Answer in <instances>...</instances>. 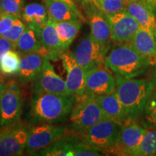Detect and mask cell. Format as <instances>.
Returning <instances> with one entry per match:
<instances>
[{
	"label": "cell",
	"mask_w": 156,
	"mask_h": 156,
	"mask_svg": "<svg viewBox=\"0 0 156 156\" xmlns=\"http://www.w3.org/2000/svg\"><path fill=\"white\" fill-rule=\"evenodd\" d=\"M77 102L75 95L34 93L30 114L35 124H57L67 119Z\"/></svg>",
	"instance_id": "1"
},
{
	"label": "cell",
	"mask_w": 156,
	"mask_h": 156,
	"mask_svg": "<svg viewBox=\"0 0 156 156\" xmlns=\"http://www.w3.org/2000/svg\"><path fill=\"white\" fill-rule=\"evenodd\" d=\"M116 92L128 119L140 114L153 92V82L145 79L124 78L116 75Z\"/></svg>",
	"instance_id": "2"
},
{
	"label": "cell",
	"mask_w": 156,
	"mask_h": 156,
	"mask_svg": "<svg viewBox=\"0 0 156 156\" xmlns=\"http://www.w3.org/2000/svg\"><path fill=\"white\" fill-rule=\"evenodd\" d=\"M104 64L116 75L134 78L145 73L151 64L131 44H120L111 50Z\"/></svg>",
	"instance_id": "3"
},
{
	"label": "cell",
	"mask_w": 156,
	"mask_h": 156,
	"mask_svg": "<svg viewBox=\"0 0 156 156\" xmlns=\"http://www.w3.org/2000/svg\"><path fill=\"white\" fill-rule=\"evenodd\" d=\"M76 97L77 102L69 114V124L73 133L83 134L107 117L95 98L85 95Z\"/></svg>",
	"instance_id": "4"
},
{
	"label": "cell",
	"mask_w": 156,
	"mask_h": 156,
	"mask_svg": "<svg viewBox=\"0 0 156 156\" xmlns=\"http://www.w3.org/2000/svg\"><path fill=\"white\" fill-rule=\"evenodd\" d=\"M120 126L106 118L84 132L83 140L101 153L114 152L119 136Z\"/></svg>",
	"instance_id": "5"
},
{
	"label": "cell",
	"mask_w": 156,
	"mask_h": 156,
	"mask_svg": "<svg viewBox=\"0 0 156 156\" xmlns=\"http://www.w3.org/2000/svg\"><path fill=\"white\" fill-rule=\"evenodd\" d=\"M101 152L75 135H64L49 147L33 153L45 156H98Z\"/></svg>",
	"instance_id": "6"
},
{
	"label": "cell",
	"mask_w": 156,
	"mask_h": 156,
	"mask_svg": "<svg viewBox=\"0 0 156 156\" xmlns=\"http://www.w3.org/2000/svg\"><path fill=\"white\" fill-rule=\"evenodd\" d=\"M116 77L105 64L96 66L86 72L84 95L95 98L116 90Z\"/></svg>",
	"instance_id": "7"
},
{
	"label": "cell",
	"mask_w": 156,
	"mask_h": 156,
	"mask_svg": "<svg viewBox=\"0 0 156 156\" xmlns=\"http://www.w3.org/2000/svg\"><path fill=\"white\" fill-rule=\"evenodd\" d=\"M66 134V127L51 124H40L29 129L28 139L25 152L32 155L36 152L49 147Z\"/></svg>",
	"instance_id": "8"
},
{
	"label": "cell",
	"mask_w": 156,
	"mask_h": 156,
	"mask_svg": "<svg viewBox=\"0 0 156 156\" xmlns=\"http://www.w3.org/2000/svg\"><path fill=\"white\" fill-rule=\"evenodd\" d=\"M107 52L108 51L90 34L79 42L73 54L77 63L87 72L96 66L104 64Z\"/></svg>",
	"instance_id": "9"
},
{
	"label": "cell",
	"mask_w": 156,
	"mask_h": 156,
	"mask_svg": "<svg viewBox=\"0 0 156 156\" xmlns=\"http://www.w3.org/2000/svg\"><path fill=\"white\" fill-rule=\"evenodd\" d=\"M23 101L20 91L15 84L7 85L0 96V126L12 124L20 120Z\"/></svg>",
	"instance_id": "10"
},
{
	"label": "cell",
	"mask_w": 156,
	"mask_h": 156,
	"mask_svg": "<svg viewBox=\"0 0 156 156\" xmlns=\"http://www.w3.org/2000/svg\"><path fill=\"white\" fill-rule=\"evenodd\" d=\"M60 58L67 73L66 84L69 94L75 96L84 95L86 72L76 61L73 52L63 51Z\"/></svg>",
	"instance_id": "11"
},
{
	"label": "cell",
	"mask_w": 156,
	"mask_h": 156,
	"mask_svg": "<svg viewBox=\"0 0 156 156\" xmlns=\"http://www.w3.org/2000/svg\"><path fill=\"white\" fill-rule=\"evenodd\" d=\"M34 93H52L68 95L67 84L54 71L53 66L47 62L45 67L33 80Z\"/></svg>",
	"instance_id": "12"
},
{
	"label": "cell",
	"mask_w": 156,
	"mask_h": 156,
	"mask_svg": "<svg viewBox=\"0 0 156 156\" xmlns=\"http://www.w3.org/2000/svg\"><path fill=\"white\" fill-rule=\"evenodd\" d=\"M112 40L118 43H129L132 37L140 28L137 21L126 11L106 15Z\"/></svg>",
	"instance_id": "13"
},
{
	"label": "cell",
	"mask_w": 156,
	"mask_h": 156,
	"mask_svg": "<svg viewBox=\"0 0 156 156\" xmlns=\"http://www.w3.org/2000/svg\"><path fill=\"white\" fill-rule=\"evenodd\" d=\"M147 130L134 123H126L121 124L119 140L115 147L116 153L125 155H136L138 147ZM113 152V153H114Z\"/></svg>",
	"instance_id": "14"
},
{
	"label": "cell",
	"mask_w": 156,
	"mask_h": 156,
	"mask_svg": "<svg viewBox=\"0 0 156 156\" xmlns=\"http://www.w3.org/2000/svg\"><path fill=\"white\" fill-rule=\"evenodd\" d=\"M85 9L90 28L91 36L103 47L108 51L112 38L106 15L99 10L95 6H90Z\"/></svg>",
	"instance_id": "15"
},
{
	"label": "cell",
	"mask_w": 156,
	"mask_h": 156,
	"mask_svg": "<svg viewBox=\"0 0 156 156\" xmlns=\"http://www.w3.org/2000/svg\"><path fill=\"white\" fill-rule=\"evenodd\" d=\"M29 129L21 122L17 127L4 136L0 141V156L21 155L25 151Z\"/></svg>",
	"instance_id": "16"
},
{
	"label": "cell",
	"mask_w": 156,
	"mask_h": 156,
	"mask_svg": "<svg viewBox=\"0 0 156 156\" xmlns=\"http://www.w3.org/2000/svg\"><path fill=\"white\" fill-rule=\"evenodd\" d=\"M126 11L137 21L141 28L154 32L156 20L151 0H125Z\"/></svg>",
	"instance_id": "17"
},
{
	"label": "cell",
	"mask_w": 156,
	"mask_h": 156,
	"mask_svg": "<svg viewBox=\"0 0 156 156\" xmlns=\"http://www.w3.org/2000/svg\"><path fill=\"white\" fill-rule=\"evenodd\" d=\"M49 59L38 52L20 54V62L18 71L20 81L27 83L33 81Z\"/></svg>",
	"instance_id": "18"
},
{
	"label": "cell",
	"mask_w": 156,
	"mask_h": 156,
	"mask_svg": "<svg viewBox=\"0 0 156 156\" xmlns=\"http://www.w3.org/2000/svg\"><path fill=\"white\" fill-rule=\"evenodd\" d=\"M44 2L48 19L54 23L75 20H81L83 22L86 21V18L82 14L79 8H75L69 4L61 1L44 0Z\"/></svg>",
	"instance_id": "19"
},
{
	"label": "cell",
	"mask_w": 156,
	"mask_h": 156,
	"mask_svg": "<svg viewBox=\"0 0 156 156\" xmlns=\"http://www.w3.org/2000/svg\"><path fill=\"white\" fill-rule=\"evenodd\" d=\"M129 43L140 54L147 58L151 64L155 63L156 38L153 31L140 27Z\"/></svg>",
	"instance_id": "20"
},
{
	"label": "cell",
	"mask_w": 156,
	"mask_h": 156,
	"mask_svg": "<svg viewBox=\"0 0 156 156\" xmlns=\"http://www.w3.org/2000/svg\"><path fill=\"white\" fill-rule=\"evenodd\" d=\"M95 98L109 119L115 121L120 125L128 119L116 90L108 94L97 96Z\"/></svg>",
	"instance_id": "21"
},
{
	"label": "cell",
	"mask_w": 156,
	"mask_h": 156,
	"mask_svg": "<svg viewBox=\"0 0 156 156\" xmlns=\"http://www.w3.org/2000/svg\"><path fill=\"white\" fill-rule=\"evenodd\" d=\"M40 28L27 25L26 28L15 44V50L20 54L39 52L42 49Z\"/></svg>",
	"instance_id": "22"
},
{
	"label": "cell",
	"mask_w": 156,
	"mask_h": 156,
	"mask_svg": "<svg viewBox=\"0 0 156 156\" xmlns=\"http://www.w3.org/2000/svg\"><path fill=\"white\" fill-rule=\"evenodd\" d=\"M20 18L27 25L41 28L48 21V16L45 5L35 2L24 6Z\"/></svg>",
	"instance_id": "23"
},
{
	"label": "cell",
	"mask_w": 156,
	"mask_h": 156,
	"mask_svg": "<svg viewBox=\"0 0 156 156\" xmlns=\"http://www.w3.org/2000/svg\"><path fill=\"white\" fill-rule=\"evenodd\" d=\"M40 36L42 45L46 49L61 56L62 52L64 50L53 21L48 19L40 28Z\"/></svg>",
	"instance_id": "24"
},
{
	"label": "cell",
	"mask_w": 156,
	"mask_h": 156,
	"mask_svg": "<svg viewBox=\"0 0 156 156\" xmlns=\"http://www.w3.org/2000/svg\"><path fill=\"white\" fill-rule=\"evenodd\" d=\"M64 50H67L77 36L83 25L81 20L54 23Z\"/></svg>",
	"instance_id": "25"
},
{
	"label": "cell",
	"mask_w": 156,
	"mask_h": 156,
	"mask_svg": "<svg viewBox=\"0 0 156 156\" xmlns=\"http://www.w3.org/2000/svg\"><path fill=\"white\" fill-rule=\"evenodd\" d=\"M20 54L16 50H11L0 58V71L3 74L14 75L18 73Z\"/></svg>",
	"instance_id": "26"
},
{
	"label": "cell",
	"mask_w": 156,
	"mask_h": 156,
	"mask_svg": "<svg viewBox=\"0 0 156 156\" xmlns=\"http://www.w3.org/2000/svg\"><path fill=\"white\" fill-rule=\"evenodd\" d=\"M136 155H156V130L146 132L138 147Z\"/></svg>",
	"instance_id": "27"
},
{
	"label": "cell",
	"mask_w": 156,
	"mask_h": 156,
	"mask_svg": "<svg viewBox=\"0 0 156 156\" xmlns=\"http://www.w3.org/2000/svg\"><path fill=\"white\" fill-rule=\"evenodd\" d=\"M94 4L106 15L126 11L125 0H94Z\"/></svg>",
	"instance_id": "28"
},
{
	"label": "cell",
	"mask_w": 156,
	"mask_h": 156,
	"mask_svg": "<svg viewBox=\"0 0 156 156\" xmlns=\"http://www.w3.org/2000/svg\"><path fill=\"white\" fill-rule=\"evenodd\" d=\"M26 26L27 25H25L24 21L18 17V18L15 20L10 29L5 33V34H3L2 36L5 37V38H7L8 40L10 41L15 45V44H16L17 41L19 40V38L23 35V32H24L25 28H26Z\"/></svg>",
	"instance_id": "29"
},
{
	"label": "cell",
	"mask_w": 156,
	"mask_h": 156,
	"mask_svg": "<svg viewBox=\"0 0 156 156\" xmlns=\"http://www.w3.org/2000/svg\"><path fill=\"white\" fill-rule=\"evenodd\" d=\"M143 111L146 122L150 126H156V90L151 94Z\"/></svg>",
	"instance_id": "30"
},
{
	"label": "cell",
	"mask_w": 156,
	"mask_h": 156,
	"mask_svg": "<svg viewBox=\"0 0 156 156\" xmlns=\"http://www.w3.org/2000/svg\"><path fill=\"white\" fill-rule=\"evenodd\" d=\"M25 0H2V12L20 18Z\"/></svg>",
	"instance_id": "31"
},
{
	"label": "cell",
	"mask_w": 156,
	"mask_h": 156,
	"mask_svg": "<svg viewBox=\"0 0 156 156\" xmlns=\"http://www.w3.org/2000/svg\"><path fill=\"white\" fill-rule=\"evenodd\" d=\"M17 18L18 17L6 14L3 12H0V36H2L10 29Z\"/></svg>",
	"instance_id": "32"
},
{
	"label": "cell",
	"mask_w": 156,
	"mask_h": 156,
	"mask_svg": "<svg viewBox=\"0 0 156 156\" xmlns=\"http://www.w3.org/2000/svg\"><path fill=\"white\" fill-rule=\"evenodd\" d=\"M11 50H15V45L7 38L0 36V58Z\"/></svg>",
	"instance_id": "33"
},
{
	"label": "cell",
	"mask_w": 156,
	"mask_h": 156,
	"mask_svg": "<svg viewBox=\"0 0 156 156\" xmlns=\"http://www.w3.org/2000/svg\"><path fill=\"white\" fill-rule=\"evenodd\" d=\"M21 122H22L20 120L19 122L14 123V124H9V125L7 126H1V127H0V141L3 139V137L6 135V134L9 133V132L12 131V129H14L15 127H17Z\"/></svg>",
	"instance_id": "34"
},
{
	"label": "cell",
	"mask_w": 156,
	"mask_h": 156,
	"mask_svg": "<svg viewBox=\"0 0 156 156\" xmlns=\"http://www.w3.org/2000/svg\"><path fill=\"white\" fill-rule=\"evenodd\" d=\"M75 1L81 5L85 9L90 7V6H95L94 0H75Z\"/></svg>",
	"instance_id": "35"
},
{
	"label": "cell",
	"mask_w": 156,
	"mask_h": 156,
	"mask_svg": "<svg viewBox=\"0 0 156 156\" xmlns=\"http://www.w3.org/2000/svg\"><path fill=\"white\" fill-rule=\"evenodd\" d=\"M7 87V84L5 83V80H4L1 74H0V96L2 94L4 91L5 90V89Z\"/></svg>",
	"instance_id": "36"
},
{
	"label": "cell",
	"mask_w": 156,
	"mask_h": 156,
	"mask_svg": "<svg viewBox=\"0 0 156 156\" xmlns=\"http://www.w3.org/2000/svg\"><path fill=\"white\" fill-rule=\"evenodd\" d=\"M44 1V0H43ZM53 1H61V2H66L67 4H69V5L73 6V7H75V8H78L77 4H76V2L75 0H53Z\"/></svg>",
	"instance_id": "37"
},
{
	"label": "cell",
	"mask_w": 156,
	"mask_h": 156,
	"mask_svg": "<svg viewBox=\"0 0 156 156\" xmlns=\"http://www.w3.org/2000/svg\"><path fill=\"white\" fill-rule=\"evenodd\" d=\"M153 83H154V85L156 86V69L155 72V75H154V78H153Z\"/></svg>",
	"instance_id": "38"
},
{
	"label": "cell",
	"mask_w": 156,
	"mask_h": 156,
	"mask_svg": "<svg viewBox=\"0 0 156 156\" xmlns=\"http://www.w3.org/2000/svg\"><path fill=\"white\" fill-rule=\"evenodd\" d=\"M2 0H0V12H2Z\"/></svg>",
	"instance_id": "39"
},
{
	"label": "cell",
	"mask_w": 156,
	"mask_h": 156,
	"mask_svg": "<svg viewBox=\"0 0 156 156\" xmlns=\"http://www.w3.org/2000/svg\"><path fill=\"white\" fill-rule=\"evenodd\" d=\"M154 35H155V37L156 38V27L155 28V29H154Z\"/></svg>",
	"instance_id": "40"
}]
</instances>
